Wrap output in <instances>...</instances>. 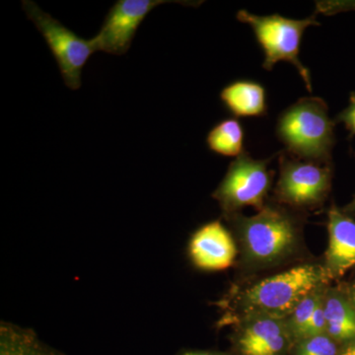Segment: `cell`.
<instances>
[{
	"label": "cell",
	"instance_id": "obj_1",
	"mask_svg": "<svg viewBox=\"0 0 355 355\" xmlns=\"http://www.w3.org/2000/svg\"><path fill=\"white\" fill-rule=\"evenodd\" d=\"M223 217L237 244L241 279L309 260L306 258L305 214L272 200L256 216L239 212Z\"/></svg>",
	"mask_w": 355,
	"mask_h": 355
},
{
	"label": "cell",
	"instance_id": "obj_2",
	"mask_svg": "<svg viewBox=\"0 0 355 355\" xmlns=\"http://www.w3.org/2000/svg\"><path fill=\"white\" fill-rule=\"evenodd\" d=\"M331 284L323 261L306 260L268 275H254L234 282L217 303L218 324L232 326L247 317L286 319L309 292Z\"/></svg>",
	"mask_w": 355,
	"mask_h": 355
},
{
	"label": "cell",
	"instance_id": "obj_3",
	"mask_svg": "<svg viewBox=\"0 0 355 355\" xmlns=\"http://www.w3.org/2000/svg\"><path fill=\"white\" fill-rule=\"evenodd\" d=\"M335 121L321 98H301L280 114L277 135L293 157L331 163L336 144Z\"/></svg>",
	"mask_w": 355,
	"mask_h": 355
},
{
	"label": "cell",
	"instance_id": "obj_4",
	"mask_svg": "<svg viewBox=\"0 0 355 355\" xmlns=\"http://www.w3.org/2000/svg\"><path fill=\"white\" fill-rule=\"evenodd\" d=\"M237 19L251 26L257 42L265 55L263 69L272 70L277 62H291L297 69L306 88L312 92L310 72L301 62L299 51L306 29L310 26L321 25L318 22L316 12L305 19H291L279 14L254 15L242 9L238 11Z\"/></svg>",
	"mask_w": 355,
	"mask_h": 355
},
{
	"label": "cell",
	"instance_id": "obj_5",
	"mask_svg": "<svg viewBox=\"0 0 355 355\" xmlns=\"http://www.w3.org/2000/svg\"><path fill=\"white\" fill-rule=\"evenodd\" d=\"M331 181V163L280 154L279 177L273 190V200L302 214L321 209L330 195Z\"/></svg>",
	"mask_w": 355,
	"mask_h": 355
},
{
	"label": "cell",
	"instance_id": "obj_6",
	"mask_svg": "<svg viewBox=\"0 0 355 355\" xmlns=\"http://www.w3.org/2000/svg\"><path fill=\"white\" fill-rule=\"evenodd\" d=\"M268 160H257L244 153L230 165L211 197L218 202L223 216L239 214L246 207L260 211L272 190L275 172Z\"/></svg>",
	"mask_w": 355,
	"mask_h": 355
},
{
	"label": "cell",
	"instance_id": "obj_7",
	"mask_svg": "<svg viewBox=\"0 0 355 355\" xmlns=\"http://www.w3.org/2000/svg\"><path fill=\"white\" fill-rule=\"evenodd\" d=\"M22 7L50 48L65 85L71 90L80 88L84 67L98 51L94 40L81 38L31 0H23Z\"/></svg>",
	"mask_w": 355,
	"mask_h": 355
},
{
	"label": "cell",
	"instance_id": "obj_8",
	"mask_svg": "<svg viewBox=\"0 0 355 355\" xmlns=\"http://www.w3.org/2000/svg\"><path fill=\"white\" fill-rule=\"evenodd\" d=\"M188 3L166 0H118L110 8L99 33L93 38L98 51L123 55L132 46L139 26L155 7L164 3Z\"/></svg>",
	"mask_w": 355,
	"mask_h": 355
},
{
	"label": "cell",
	"instance_id": "obj_9",
	"mask_svg": "<svg viewBox=\"0 0 355 355\" xmlns=\"http://www.w3.org/2000/svg\"><path fill=\"white\" fill-rule=\"evenodd\" d=\"M231 327L236 355H288L294 343L286 319L247 317Z\"/></svg>",
	"mask_w": 355,
	"mask_h": 355
},
{
	"label": "cell",
	"instance_id": "obj_10",
	"mask_svg": "<svg viewBox=\"0 0 355 355\" xmlns=\"http://www.w3.org/2000/svg\"><path fill=\"white\" fill-rule=\"evenodd\" d=\"M188 253L198 270L219 272L237 261L238 247L230 229L214 220L203 224L191 235Z\"/></svg>",
	"mask_w": 355,
	"mask_h": 355
},
{
	"label": "cell",
	"instance_id": "obj_11",
	"mask_svg": "<svg viewBox=\"0 0 355 355\" xmlns=\"http://www.w3.org/2000/svg\"><path fill=\"white\" fill-rule=\"evenodd\" d=\"M329 244L323 265L331 282L355 268V220L336 205L328 211Z\"/></svg>",
	"mask_w": 355,
	"mask_h": 355
},
{
	"label": "cell",
	"instance_id": "obj_12",
	"mask_svg": "<svg viewBox=\"0 0 355 355\" xmlns=\"http://www.w3.org/2000/svg\"><path fill=\"white\" fill-rule=\"evenodd\" d=\"M326 334L338 345L355 338V309L345 286H330L324 298Z\"/></svg>",
	"mask_w": 355,
	"mask_h": 355
},
{
	"label": "cell",
	"instance_id": "obj_13",
	"mask_svg": "<svg viewBox=\"0 0 355 355\" xmlns=\"http://www.w3.org/2000/svg\"><path fill=\"white\" fill-rule=\"evenodd\" d=\"M220 100L237 118H259L268 111L266 88L257 81H233L222 89Z\"/></svg>",
	"mask_w": 355,
	"mask_h": 355
},
{
	"label": "cell",
	"instance_id": "obj_14",
	"mask_svg": "<svg viewBox=\"0 0 355 355\" xmlns=\"http://www.w3.org/2000/svg\"><path fill=\"white\" fill-rule=\"evenodd\" d=\"M0 355H62L44 345L32 331L1 323Z\"/></svg>",
	"mask_w": 355,
	"mask_h": 355
},
{
	"label": "cell",
	"instance_id": "obj_15",
	"mask_svg": "<svg viewBox=\"0 0 355 355\" xmlns=\"http://www.w3.org/2000/svg\"><path fill=\"white\" fill-rule=\"evenodd\" d=\"M244 128L235 118L224 119L207 133V144L211 153L224 157H239L244 153Z\"/></svg>",
	"mask_w": 355,
	"mask_h": 355
},
{
	"label": "cell",
	"instance_id": "obj_16",
	"mask_svg": "<svg viewBox=\"0 0 355 355\" xmlns=\"http://www.w3.org/2000/svg\"><path fill=\"white\" fill-rule=\"evenodd\" d=\"M331 284H324L313 289L300 302L295 306L293 311L286 319L287 328L293 336L294 342L303 335L306 324H308L317 306L323 300L327 288Z\"/></svg>",
	"mask_w": 355,
	"mask_h": 355
},
{
	"label": "cell",
	"instance_id": "obj_17",
	"mask_svg": "<svg viewBox=\"0 0 355 355\" xmlns=\"http://www.w3.org/2000/svg\"><path fill=\"white\" fill-rule=\"evenodd\" d=\"M340 345L327 334L299 338L288 355H338Z\"/></svg>",
	"mask_w": 355,
	"mask_h": 355
},
{
	"label": "cell",
	"instance_id": "obj_18",
	"mask_svg": "<svg viewBox=\"0 0 355 355\" xmlns=\"http://www.w3.org/2000/svg\"><path fill=\"white\" fill-rule=\"evenodd\" d=\"M324 298L323 300L319 303V305L317 306L316 310L313 313L309 322L306 324L304 331H303V335L300 338H306V336L326 334V318H324Z\"/></svg>",
	"mask_w": 355,
	"mask_h": 355
},
{
	"label": "cell",
	"instance_id": "obj_19",
	"mask_svg": "<svg viewBox=\"0 0 355 355\" xmlns=\"http://www.w3.org/2000/svg\"><path fill=\"white\" fill-rule=\"evenodd\" d=\"M336 123H343L349 132V137L355 135V93L352 92L349 97V104L343 110L335 119Z\"/></svg>",
	"mask_w": 355,
	"mask_h": 355
},
{
	"label": "cell",
	"instance_id": "obj_20",
	"mask_svg": "<svg viewBox=\"0 0 355 355\" xmlns=\"http://www.w3.org/2000/svg\"><path fill=\"white\" fill-rule=\"evenodd\" d=\"M338 355H355V338L352 342L340 345Z\"/></svg>",
	"mask_w": 355,
	"mask_h": 355
},
{
	"label": "cell",
	"instance_id": "obj_21",
	"mask_svg": "<svg viewBox=\"0 0 355 355\" xmlns=\"http://www.w3.org/2000/svg\"><path fill=\"white\" fill-rule=\"evenodd\" d=\"M180 355H230L225 352H205V350H193V352H186Z\"/></svg>",
	"mask_w": 355,
	"mask_h": 355
},
{
	"label": "cell",
	"instance_id": "obj_22",
	"mask_svg": "<svg viewBox=\"0 0 355 355\" xmlns=\"http://www.w3.org/2000/svg\"><path fill=\"white\" fill-rule=\"evenodd\" d=\"M345 289H347V295H349V298L350 302H352V306L355 309V277L354 280L349 284V286H345Z\"/></svg>",
	"mask_w": 355,
	"mask_h": 355
},
{
	"label": "cell",
	"instance_id": "obj_23",
	"mask_svg": "<svg viewBox=\"0 0 355 355\" xmlns=\"http://www.w3.org/2000/svg\"><path fill=\"white\" fill-rule=\"evenodd\" d=\"M343 210L345 214H349V216L355 214V196L354 200H352V202L349 203L347 207H343Z\"/></svg>",
	"mask_w": 355,
	"mask_h": 355
}]
</instances>
